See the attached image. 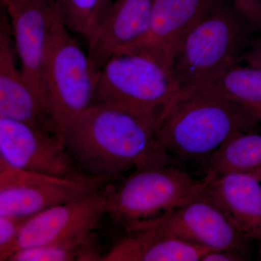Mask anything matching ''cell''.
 <instances>
[{
    "mask_svg": "<svg viewBox=\"0 0 261 261\" xmlns=\"http://www.w3.org/2000/svg\"><path fill=\"white\" fill-rule=\"evenodd\" d=\"M157 117L92 104L65 135L67 151L81 172L111 181L132 168L172 159L158 143Z\"/></svg>",
    "mask_w": 261,
    "mask_h": 261,
    "instance_id": "obj_1",
    "label": "cell"
},
{
    "mask_svg": "<svg viewBox=\"0 0 261 261\" xmlns=\"http://www.w3.org/2000/svg\"><path fill=\"white\" fill-rule=\"evenodd\" d=\"M258 117L240 102L204 84L181 87L163 108L156 138L176 161L203 163L230 137L257 132Z\"/></svg>",
    "mask_w": 261,
    "mask_h": 261,
    "instance_id": "obj_2",
    "label": "cell"
},
{
    "mask_svg": "<svg viewBox=\"0 0 261 261\" xmlns=\"http://www.w3.org/2000/svg\"><path fill=\"white\" fill-rule=\"evenodd\" d=\"M256 36L234 6L216 0L173 58L171 71L180 88L207 83L240 64Z\"/></svg>",
    "mask_w": 261,
    "mask_h": 261,
    "instance_id": "obj_3",
    "label": "cell"
},
{
    "mask_svg": "<svg viewBox=\"0 0 261 261\" xmlns=\"http://www.w3.org/2000/svg\"><path fill=\"white\" fill-rule=\"evenodd\" d=\"M99 73L62 16L48 41L44 92L63 142L70 125L93 104Z\"/></svg>",
    "mask_w": 261,
    "mask_h": 261,
    "instance_id": "obj_4",
    "label": "cell"
},
{
    "mask_svg": "<svg viewBox=\"0 0 261 261\" xmlns=\"http://www.w3.org/2000/svg\"><path fill=\"white\" fill-rule=\"evenodd\" d=\"M203 187L173 160L154 161L136 168L118 186L107 185V215L126 229L173 211Z\"/></svg>",
    "mask_w": 261,
    "mask_h": 261,
    "instance_id": "obj_5",
    "label": "cell"
},
{
    "mask_svg": "<svg viewBox=\"0 0 261 261\" xmlns=\"http://www.w3.org/2000/svg\"><path fill=\"white\" fill-rule=\"evenodd\" d=\"M179 89L172 71L153 58L139 53H120L99 69L93 104L116 106L159 118Z\"/></svg>",
    "mask_w": 261,
    "mask_h": 261,
    "instance_id": "obj_6",
    "label": "cell"
},
{
    "mask_svg": "<svg viewBox=\"0 0 261 261\" xmlns=\"http://www.w3.org/2000/svg\"><path fill=\"white\" fill-rule=\"evenodd\" d=\"M205 185L190 200L155 219L137 223L125 231L156 228L211 250H234L247 255V240L224 209L206 192Z\"/></svg>",
    "mask_w": 261,
    "mask_h": 261,
    "instance_id": "obj_7",
    "label": "cell"
},
{
    "mask_svg": "<svg viewBox=\"0 0 261 261\" xmlns=\"http://www.w3.org/2000/svg\"><path fill=\"white\" fill-rule=\"evenodd\" d=\"M109 181H75L14 167L0 159V216L30 218L54 206L81 200Z\"/></svg>",
    "mask_w": 261,
    "mask_h": 261,
    "instance_id": "obj_8",
    "label": "cell"
},
{
    "mask_svg": "<svg viewBox=\"0 0 261 261\" xmlns=\"http://www.w3.org/2000/svg\"><path fill=\"white\" fill-rule=\"evenodd\" d=\"M0 159L14 167L56 177L99 179L81 172L58 136L4 117H0Z\"/></svg>",
    "mask_w": 261,
    "mask_h": 261,
    "instance_id": "obj_9",
    "label": "cell"
},
{
    "mask_svg": "<svg viewBox=\"0 0 261 261\" xmlns=\"http://www.w3.org/2000/svg\"><path fill=\"white\" fill-rule=\"evenodd\" d=\"M3 8L9 20L20 69L29 84L46 100V53L53 27L63 16L60 5L57 0H13Z\"/></svg>",
    "mask_w": 261,
    "mask_h": 261,
    "instance_id": "obj_10",
    "label": "cell"
},
{
    "mask_svg": "<svg viewBox=\"0 0 261 261\" xmlns=\"http://www.w3.org/2000/svg\"><path fill=\"white\" fill-rule=\"evenodd\" d=\"M107 211L105 189L81 200L54 206L34 215L25 221L15 252L93 232L107 215Z\"/></svg>",
    "mask_w": 261,
    "mask_h": 261,
    "instance_id": "obj_11",
    "label": "cell"
},
{
    "mask_svg": "<svg viewBox=\"0 0 261 261\" xmlns=\"http://www.w3.org/2000/svg\"><path fill=\"white\" fill-rule=\"evenodd\" d=\"M15 56L5 10L0 25V117L23 122L59 137L47 102L24 76Z\"/></svg>",
    "mask_w": 261,
    "mask_h": 261,
    "instance_id": "obj_12",
    "label": "cell"
},
{
    "mask_svg": "<svg viewBox=\"0 0 261 261\" xmlns=\"http://www.w3.org/2000/svg\"><path fill=\"white\" fill-rule=\"evenodd\" d=\"M216 1L154 0L147 34L126 53L150 57L171 70L173 58L184 39Z\"/></svg>",
    "mask_w": 261,
    "mask_h": 261,
    "instance_id": "obj_13",
    "label": "cell"
},
{
    "mask_svg": "<svg viewBox=\"0 0 261 261\" xmlns=\"http://www.w3.org/2000/svg\"><path fill=\"white\" fill-rule=\"evenodd\" d=\"M154 0H113L87 39L98 70L112 57L126 53L148 31Z\"/></svg>",
    "mask_w": 261,
    "mask_h": 261,
    "instance_id": "obj_14",
    "label": "cell"
},
{
    "mask_svg": "<svg viewBox=\"0 0 261 261\" xmlns=\"http://www.w3.org/2000/svg\"><path fill=\"white\" fill-rule=\"evenodd\" d=\"M205 185L206 192L242 234L257 243L261 255V181L248 175L229 174Z\"/></svg>",
    "mask_w": 261,
    "mask_h": 261,
    "instance_id": "obj_15",
    "label": "cell"
},
{
    "mask_svg": "<svg viewBox=\"0 0 261 261\" xmlns=\"http://www.w3.org/2000/svg\"><path fill=\"white\" fill-rule=\"evenodd\" d=\"M211 251L156 228L126 231L105 255V261H198Z\"/></svg>",
    "mask_w": 261,
    "mask_h": 261,
    "instance_id": "obj_16",
    "label": "cell"
},
{
    "mask_svg": "<svg viewBox=\"0 0 261 261\" xmlns=\"http://www.w3.org/2000/svg\"><path fill=\"white\" fill-rule=\"evenodd\" d=\"M205 183L229 174L253 176L261 181V135L241 132L225 141L206 163Z\"/></svg>",
    "mask_w": 261,
    "mask_h": 261,
    "instance_id": "obj_17",
    "label": "cell"
},
{
    "mask_svg": "<svg viewBox=\"0 0 261 261\" xmlns=\"http://www.w3.org/2000/svg\"><path fill=\"white\" fill-rule=\"evenodd\" d=\"M202 84L248 108L261 122L260 70L248 65H237Z\"/></svg>",
    "mask_w": 261,
    "mask_h": 261,
    "instance_id": "obj_18",
    "label": "cell"
},
{
    "mask_svg": "<svg viewBox=\"0 0 261 261\" xmlns=\"http://www.w3.org/2000/svg\"><path fill=\"white\" fill-rule=\"evenodd\" d=\"M95 231L84 236L15 252L9 261L103 260Z\"/></svg>",
    "mask_w": 261,
    "mask_h": 261,
    "instance_id": "obj_19",
    "label": "cell"
},
{
    "mask_svg": "<svg viewBox=\"0 0 261 261\" xmlns=\"http://www.w3.org/2000/svg\"><path fill=\"white\" fill-rule=\"evenodd\" d=\"M71 32L87 39L102 17V0H57Z\"/></svg>",
    "mask_w": 261,
    "mask_h": 261,
    "instance_id": "obj_20",
    "label": "cell"
},
{
    "mask_svg": "<svg viewBox=\"0 0 261 261\" xmlns=\"http://www.w3.org/2000/svg\"><path fill=\"white\" fill-rule=\"evenodd\" d=\"M29 219L0 216V260H9L16 251L19 236Z\"/></svg>",
    "mask_w": 261,
    "mask_h": 261,
    "instance_id": "obj_21",
    "label": "cell"
},
{
    "mask_svg": "<svg viewBox=\"0 0 261 261\" xmlns=\"http://www.w3.org/2000/svg\"><path fill=\"white\" fill-rule=\"evenodd\" d=\"M233 6L261 37V0H233Z\"/></svg>",
    "mask_w": 261,
    "mask_h": 261,
    "instance_id": "obj_22",
    "label": "cell"
},
{
    "mask_svg": "<svg viewBox=\"0 0 261 261\" xmlns=\"http://www.w3.org/2000/svg\"><path fill=\"white\" fill-rule=\"evenodd\" d=\"M247 260L246 255L234 250H211L201 261H241Z\"/></svg>",
    "mask_w": 261,
    "mask_h": 261,
    "instance_id": "obj_23",
    "label": "cell"
},
{
    "mask_svg": "<svg viewBox=\"0 0 261 261\" xmlns=\"http://www.w3.org/2000/svg\"><path fill=\"white\" fill-rule=\"evenodd\" d=\"M247 65L261 70V37L256 36L252 41L243 58Z\"/></svg>",
    "mask_w": 261,
    "mask_h": 261,
    "instance_id": "obj_24",
    "label": "cell"
},
{
    "mask_svg": "<svg viewBox=\"0 0 261 261\" xmlns=\"http://www.w3.org/2000/svg\"><path fill=\"white\" fill-rule=\"evenodd\" d=\"M113 1V0H102V17H101V18H102L103 15H105L109 7L112 4Z\"/></svg>",
    "mask_w": 261,
    "mask_h": 261,
    "instance_id": "obj_25",
    "label": "cell"
},
{
    "mask_svg": "<svg viewBox=\"0 0 261 261\" xmlns=\"http://www.w3.org/2000/svg\"><path fill=\"white\" fill-rule=\"evenodd\" d=\"M13 0H1V5L4 8V7L6 6V5H8L9 4V3H11V2H13Z\"/></svg>",
    "mask_w": 261,
    "mask_h": 261,
    "instance_id": "obj_26",
    "label": "cell"
}]
</instances>
